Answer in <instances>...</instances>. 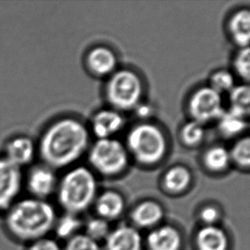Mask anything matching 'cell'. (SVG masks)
<instances>
[{
  "mask_svg": "<svg viewBox=\"0 0 250 250\" xmlns=\"http://www.w3.org/2000/svg\"><path fill=\"white\" fill-rule=\"evenodd\" d=\"M90 141V131L83 122L63 117L44 130L39 143V154L45 166L53 170L65 168L84 156Z\"/></svg>",
  "mask_w": 250,
  "mask_h": 250,
  "instance_id": "1",
  "label": "cell"
},
{
  "mask_svg": "<svg viewBox=\"0 0 250 250\" xmlns=\"http://www.w3.org/2000/svg\"><path fill=\"white\" fill-rule=\"evenodd\" d=\"M58 218L55 207L47 200L18 199L3 213V228L19 244H27L49 237Z\"/></svg>",
  "mask_w": 250,
  "mask_h": 250,
  "instance_id": "2",
  "label": "cell"
},
{
  "mask_svg": "<svg viewBox=\"0 0 250 250\" xmlns=\"http://www.w3.org/2000/svg\"><path fill=\"white\" fill-rule=\"evenodd\" d=\"M98 182L94 172L86 167H75L62 176L56 193L65 213H79L87 209L97 198Z\"/></svg>",
  "mask_w": 250,
  "mask_h": 250,
  "instance_id": "3",
  "label": "cell"
},
{
  "mask_svg": "<svg viewBox=\"0 0 250 250\" xmlns=\"http://www.w3.org/2000/svg\"><path fill=\"white\" fill-rule=\"evenodd\" d=\"M125 148L129 156L143 166H154L166 156L168 143L158 125L142 122L132 126L126 134Z\"/></svg>",
  "mask_w": 250,
  "mask_h": 250,
  "instance_id": "4",
  "label": "cell"
},
{
  "mask_svg": "<svg viewBox=\"0 0 250 250\" xmlns=\"http://www.w3.org/2000/svg\"><path fill=\"white\" fill-rule=\"evenodd\" d=\"M105 98L116 111H130L141 104L144 83L136 72L128 68L116 70L105 85Z\"/></svg>",
  "mask_w": 250,
  "mask_h": 250,
  "instance_id": "5",
  "label": "cell"
},
{
  "mask_svg": "<svg viewBox=\"0 0 250 250\" xmlns=\"http://www.w3.org/2000/svg\"><path fill=\"white\" fill-rule=\"evenodd\" d=\"M125 145L115 138L98 139L88 151V160L94 171L102 175H118L128 166Z\"/></svg>",
  "mask_w": 250,
  "mask_h": 250,
  "instance_id": "6",
  "label": "cell"
},
{
  "mask_svg": "<svg viewBox=\"0 0 250 250\" xmlns=\"http://www.w3.org/2000/svg\"><path fill=\"white\" fill-rule=\"evenodd\" d=\"M187 109L191 120L203 125L217 122L226 110L222 95L209 85L202 86L193 91L188 100Z\"/></svg>",
  "mask_w": 250,
  "mask_h": 250,
  "instance_id": "7",
  "label": "cell"
},
{
  "mask_svg": "<svg viewBox=\"0 0 250 250\" xmlns=\"http://www.w3.org/2000/svg\"><path fill=\"white\" fill-rule=\"evenodd\" d=\"M22 187L20 167L0 158V213H4L17 202Z\"/></svg>",
  "mask_w": 250,
  "mask_h": 250,
  "instance_id": "8",
  "label": "cell"
},
{
  "mask_svg": "<svg viewBox=\"0 0 250 250\" xmlns=\"http://www.w3.org/2000/svg\"><path fill=\"white\" fill-rule=\"evenodd\" d=\"M58 183L54 170L44 164L34 167L28 172L26 187L31 197L48 201L56 193Z\"/></svg>",
  "mask_w": 250,
  "mask_h": 250,
  "instance_id": "9",
  "label": "cell"
},
{
  "mask_svg": "<svg viewBox=\"0 0 250 250\" xmlns=\"http://www.w3.org/2000/svg\"><path fill=\"white\" fill-rule=\"evenodd\" d=\"M87 68L92 75L98 77L110 76L117 69L118 60L110 48L98 45L91 49L85 58Z\"/></svg>",
  "mask_w": 250,
  "mask_h": 250,
  "instance_id": "10",
  "label": "cell"
},
{
  "mask_svg": "<svg viewBox=\"0 0 250 250\" xmlns=\"http://www.w3.org/2000/svg\"><path fill=\"white\" fill-rule=\"evenodd\" d=\"M124 122V118L120 112L113 108L102 109L92 117L91 132L98 139L114 138L122 130Z\"/></svg>",
  "mask_w": 250,
  "mask_h": 250,
  "instance_id": "11",
  "label": "cell"
},
{
  "mask_svg": "<svg viewBox=\"0 0 250 250\" xmlns=\"http://www.w3.org/2000/svg\"><path fill=\"white\" fill-rule=\"evenodd\" d=\"M106 250H142V237L139 230L130 226H122L109 232Z\"/></svg>",
  "mask_w": 250,
  "mask_h": 250,
  "instance_id": "12",
  "label": "cell"
},
{
  "mask_svg": "<svg viewBox=\"0 0 250 250\" xmlns=\"http://www.w3.org/2000/svg\"><path fill=\"white\" fill-rule=\"evenodd\" d=\"M35 152L36 148L30 138L26 136H18L7 143L4 158L21 168L34 160Z\"/></svg>",
  "mask_w": 250,
  "mask_h": 250,
  "instance_id": "13",
  "label": "cell"
},
{
  "mask_svg": "<svg viewBox=\"0 0 250 250\" xmlns=\"http://www.w3.org/2000/svg\"><path fill=\"white\" fill-rule=\"evenodd\" d=\"M147 244L150 250H179L182 238L175 227L164 225L149 232Z\"/></svg>",
  "mask_w": 250,
  "mask_h": 250,
  "instance_id": "14",
  "label": "cell"
},
{
  "mask_svg": "<svg viewBox=\"0 0 250 250\" xmlns=\"http://www.w3.org/2000/svg\"><path fill=\"white\" fill-rule=\"evenodd\" d=\"M95 208L102 219L107 221L116 220L124 211L125 201L117 191L106 190L95 200Z\"/></svg>",
  "mask_w": 250,
  "mask_h": 250,
  "instance_id": "15",
  "label": "cell"
},
{
  "mask_svg": "<svg viewBox=\"0 0 250 250\" xmlns=\"http://www.w3.org/2000/svg\"><path fill=\"white\" fill-rule=\"evenodd\" d=\"M196 245L198 250H228L229 238L216 225L204 226L196 233Z\"/></svg>",
  "mask_w": 250,
  "mask_h": 250,
  "instance_id": "16",
  "label": "cell"
},
{
  "mask_svg": "<svg viewBox=\"0 0 250 250\" xmlns=\"http://www.w3.org/2000/svg\"><path fill=\"white\" fill-rule=\"evenodd\" d=\"M228 31L230 38L238 47L247 48L250 39V11L240 9L230 16L228 21Z\"/></svg>",
  "mask_w": 250,
  "mask_h": 250,
  "instance_id": "17",
  "label": "cell"
},
{
  "mask_svg": "<svg viewBox=\"0 0 250 250\" xmlns=\"http://www.w3.org/2000/svg\"><path fill=\"white\" fill-rule=\"evenodd\" d=\"M163 207L154 201H146L139 203L132 210V220L137 227L149 228L156 227L163 220Z\"/></svg>",
  "mask_w": 250,
  "mask_h": 250,
  "instance_id": "18",
  "label": "cell"
},
{
  "mask_svg": "<svg viewBox=\"0 0 250 250\" xmlns=\"http://www.w3.org/2000/svg\"><path fill=\"white\" fill-rule=\"evenodd\" d=\"M191 180L192 175L189 169L178 165L169 168L165 172L163 184L167 191L172 194H179L189 188Z\"/></svg>",
  "mask_w": 250,
  "mask_h": 250,
  "instance_id": "19",
  "label": "cell"
},
{
  "mask_svg": "<svg viewBox=\"0 0 250 250\" xmlns=\"http://www.w3.org/2000/svg\"><path fill=\"white\" fill-rule=\"evenodd\" d=\"M217 122L220 134L227 139L241 135L249 126L247 118L236 115L230 110H225Z\"/></svg>",
  "mask_w": 250,
  "mask_h": 250,
  "instance_id": "20",
  "label": "cell"
},
{
  "mask_svg": "<svg viewBox=\"0 0 250 250\" xmlns=\"http://www.w3.org/2000/svg\"><path fill=\"white\" fill-rule=\"evenodd\" d=\"M203 163L209 172H225L231 163L230 151L224 146H212L203 154Z\"/></svg>",
  "mask_w": 250,
  "mask_h": 250,
  "instance_id": "21",
  "label": "cell"
},
{
  "mask_svg": "<svg viewBox=\"0 0 250 250\" xmlns=\"http://www.w3.org/2000/svg\"><path fill=\"white\" fill-rule=\"evenodd\" d=\"M250 87L248 84H237L229 92L230 107L228 110L248 118L250 115Z\"/></svg>",
  "mask_w": 250,
  "mask_h": 250,
  "instance_id": "22",
  "label": "cell"
},
{
  "mask_svg": "<svg viewBox=\"0 0 250 250\" xmlns=\"http://www.w3.org/2000/svg\"><path fill=\"white\" fill-rule=\"evenodd\" d=\"M82 227V220L78 215L64 213L62 216L57 218L52 231L59 239L68 241L78 234Z\"/></svg>",
  "mask_w": 250,
  "mask_h": 250,
  "instance_id": "23",
  "label": "cell"
},
{
  "mask_svg": "<svg viewBox=\"0 0 250 250\" xmlns=\"http://www.w3.org/2000/svg\"><path fill=\"white\" fill-rule=\"evenodd\" d=\"M205 138L204 125L195 121L186 122L180 130V139L185 146L195 147Z\"/></svg>",
  "mask_w": 250,
  "mask_h": 250,
  "instance_id": "24",
  "label": "cell"
},
{
  "mask_svg": "<svg viewBox=\"0 0 250 250\" xmlns=\"http://www.w3.org/2000/svg\"><path fill=\"white\" fill-rule=\"evenodd\" d=\"M231 163L241 168L248 169L250 165V139L248 136L238 139L230 149Z\"/></svg>",
  "mask_w": 250,
  "mask_h": 250,
  "instance_id": "25",
  "label": "cell"
},
{
  "mask_svg": "<svg viewBox=\"0 0 250 250\" xmlns=\"http://www.w3.org/2000/svg\"><path fill=\"white\" fill-rule=\"evenodd\" d=\"M235 82V77L232 73L220 69L211 75L208 85L222 95L223 93H229L237 85Z\"/></svg>",
  "mask_w": 250,
  "mask_h": 250,
  "instance_id": "26",
  "label": "cell"
},
{
  "mask_svg": "<svg viewBox=\"0 0 250 250\" xmlns=\"http://www.w3.org/2000/svg\"><path fill=\"white\" fill-rule=\"evenodd\" d=\"M109 232L108 221L100 217L92 218L85 224V235L98 243L106 239Z\"/></svg>",
  "mask_w": 250,
  "mask_h": 250,
  "instance_id": "27",
  "label": "cell"
},
{
  "mask_svg": "<svg viewBox=\"0 0 250 250\" xmlns=\"http://www.w3.org/2000/svg\"><path fill=\"white\" fill-rule=\"evenodd\" d=\"M234 70L237 76L245 82H249L250 75V47L241 48L233 60Z\"/></svg>",
  "mask_w": 250,
  "mask_h": 250,
  "instance_id": "28",
  "label": "cell"
},
{
  "mask_svg": "<svg viewBox=\"0 0 250 250\" xmlns=\"http://www.w3.org/2000/svg\"><path fill=\"white\" fill-rule=\"evenodd\" d=\"M62 250H103L98 242L92 240L85 234L78 233L66 241Z\"/></svg>",
  "mask_w": 250,
  "mask_h": 250,
  "instance_id": "29",
  "label": "cell"
},
{
  "mask_svg": "<svg viewBox=\"0 0 250 250\" xmlns=\"http://www.w3.org/2000/svg\"><path fill=\"white\" fill-rule=\"evenodd\" d=\"M26 250H62L58 241L46 237L27 244Z\"/></svg>",
  "mask_w": 250,
  "mask_h": 250,
  "instance_id": "30",
  "label": "cell"
},
{
  "mask_svg": "<svg viewBox=\"0 0 250 250\" xmlns=\"http://www.w3.org/2000/svg\"><path fill=\"white\" fill-rule=\"evenodd\" d=\"M220 213L214 206H206L200 211V220L204 226H214L220 220Z\"/></svg>",
  "mask_w": 250,
  "mask_h": 250,
  "instance_id": "31",
  "label": "cell"
},
{
  "mask_svg": "<svg viewBox=\"0 0 250 250\" xmlns=\"http://www.w3.org/2000/svg\"><path fill=\"white\" fill-rule=\"evenodd\" d=\"M135 109H137L140 116H147L151 111V108H149L148 105L141 104H139V106Z\"/></svg>",
  "mask_w": 250,
  "mask_h": 250,
  "instance_id": "32",
  "label": "cell"
}]
</instances>
